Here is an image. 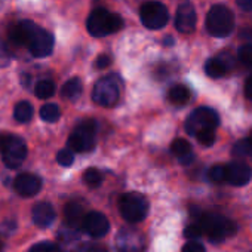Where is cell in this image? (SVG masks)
Here are the masks:
<instances>
[{
    "instance_id": "cell-20",
    "label": "cell",
    "mask_w": 252,
    "mask_h": 252,
    "mask_svg": "<svg viewBox=\"0 0 252 252\" xmlns=\"http://www.w3.org/2000/svg\"><path fill=\"white\" fill-rule=\"evenodd\" d=\"M205 71H206V74H208L209 77H212V79H220V77H222V76L228 71V68H227V65L224 64V61H222L220 57H217V58H211V60L206 61V64H205Z\"/></svg>"
},
{
    "instance_id": "cell-14",
    "label": "cell",
    "mask_w": 252,
    "mask_h": 252,
    "mask_svg": "<svg viewBox=\"0 0 252 252\" xmlns=\"http://www.w3.org/2000/svg\"><path fill=\"white\" fill-rule=\"evenodd\" d=\"M196 21H197V17L191 3H183L178 6L177 15H175V27L178 32L186 33V34L194 32Z\"/></svg>"
},
{
    "instance_id": "cell-33",
    "label": "cell",
    "mask_w": 252,
    "mask_h": 252,
    "mask_svg": "<svg viewBox=\"0 0 252 252\" xmlns=\"http://www.w3.org/2000/svg\"><path fill=\"white\" fill-rule=\"evenodd\" d=\"M203 234V231H202V228H200V225L199 224H191V225H189V227H186V230H184V236L187 237V239H199L200 236Z\"/></svg>"
},
{
    "instance_id": "cell-12",
    "label": "cell",
    "mask_w": 252,
    "mask_h": 252,
    "mask_svg": "<svg viewBox=\"0 0 252 252\" xmlns=\"http://www.w3.org/2000/svg\"><path fill=\"white\" fill-rule=\"evenodd\" d=\"M83 230L91 236V237H102L108 233L110 230V222L107 220V217L101 212L92 211L89 214H86L85 220H83Z\"/></svg>"
},
{
    "instance_id": "cell-10",
    "label": "cell",
    "mask_w": 252,
    "mask_h": 252,
    "mask_svg": "<svg viewBox=\"0 0 252 252\" xmlns=\"http://www.w3.org/2000/svg\"><path fill=\"white\" fill-rule=\"evenodd\" d=\"M146 246V236L134 227H125L116 236V248L119 252H144Z\"/></svg>"
},
{
    "instance_id": "cell-7",
    "label": "cell",
    "mask_w": 252,
    "mask_h": 252,
    "mask_svg": "<svg viewBox=\"0 0 252 252\" xmlns=\"http://www.w3.org/2000/svg\"><path fill=\"white\" fill-rule=\"evenodd\" d=\"M120 96V80L117 76H105L99 79L92 91V98L98 105L113 107Z\"/></svg>"
},
{
    "instance_id": "cell-16",
    "label": "cell",
    "mask_w": 252,
    "mask_h": 252,
    "mask_svg": "<svg viewBox=\"0 0 252 252\" xmlns=\"http://www.w3.org/2000/svg\"><path fill=\"white\" fill-rule=\"evenodd\" d=\"M33 221L37 227H49L55 221V209L49 202H39L32 209Z\"/></svg>"
},
{
    "instance_id": "cell-17",
    "label": "cell",
    "mask_w": 252,
    "mask_h": 252,
    "mask_svg": "<svg viewBox=\"0 0 252 252\" xmlns=\"http://www.w3.org/2000/svg\"><path fill=\"white\" fill-rule=\"evenodd\" d=\"M85 212L80 203L77 202H70L65 205L64 208V218L68 227L71 228H77L79 225H83V220H85Z\"/></svg>"
},
{
    "instance_id": "cell-24",
    "label": "cell",
    "mask_w": 252,
    "mask_h": 252,
    "mask_svg": "<svg viewBox=\"0 0 252 252\" xmlns=\"http://www.w3.org/2000/svg\"><path fill=\"white\" fill-rule=\"evenodd\" d=\"M34 94L40 99L51 98L55 94V83L52 80H40L34 88Z\"/></svg>"
},
{
    "instance_id": "cell-13",
    "label": "cell",
    "mask_w": 252,
    "mask_h": 252,
    "mask_svg": "<svg viewBox=\"0 0 252 252\" xmlns=\"http://www.w3.org/2000/svg\"><path fill=\"white\" fill-rule=\"evenodd\" d=\"M252 178V169L245 162H231L225 166V180L231 186H246Z\"/></svg>"
},
{
    "instance_id": "cell-42",
    "label": "cell",
    "mask_w": 252,
    "mask_h": 252,
    "mask_svg": "<svg viewBox=\"0 0 252 252\" xmlns=\"http://www.w3.org/2000/svg\"><path fill=\"white\" fill-rule=\"evenodd\" d=\"M0 249H2V242H0Z\"/></svg>"
},
{
    "instance_id": "cell-21",
    "label": "cell",
    "mask_w": 252,
    "mask_h": 252,
    "mask_svg": "<svg viewBox=\"0 0 252 252\" xmlns=\"http://www.w3.org/2000/svg\"><path fill=\"white\" fill-rule=\"evenodd\" d=\"M168 98L175 105H184L190 99V89L184 85H175L169 89Z\"/></svg>"
},
{
    "instance_id": "cell-15",
    "label": "cell",
    "mask_w": 252,
    "mask_h": 252,
    "mask_svg": "<svg viewBox=\"0 0 252 252\" xmlns=\"http://www.w3.org/2000/svg\"><path fill=\"white\" fill-rule=\"evenodd\" d=\"M14 187L17 190V193L23 197H32L34 194H37L42 189V180L37 175L33 174H20L15 178Z\"/></svg>"
},
{
    "instance_id": "cell-34",
    "label": "cell",
    "mask_w": 252,
    "mask_h": 252,
    "mask_svg": "<svg viewBox=\"0 0 252 252\" xmlns=\"http://www.w3.org/2000/svg\"><path fill=\"white\" fill-rule=\"evenodd\" d=\"M181 252H206V251H205V246H203L200 242H197V240H190V242H187V243L183 246Z\"/></svg>"
},
{
    "instance_id": "cell-37",
    "label": "cell",
    "mask_w": 252,
    "mask_h": 252,
    "mask_svg": "<svg viewBox=\"0 0 252 252\" xmlns=\"http://www.w3.org/2000/svg\"><path fill=\"white\" fill-rule=\"evenodd\" d=\"M111 64V58L108 55H99L95 61V67L102 70V68H107L108 65Z\"/></svg>"
},
{
    "instance_id": "cell-6",
    "label": "cell",
    "mask_w": 252,
    "mask_h": 252,
    "mask_svg": "<svg viewBox=\"0 0 252 252\" xmlns=\"http://www.w3.org/2000/svg\"><path fill=\"white\" fill-rule=\"evenodd\" d=\"M96 125L94 120H85L76 126V129L68 137V146L73 152L86 153L95 147Z\"/></svg>"
},
{
    "instance_id": "cell-18",
    "label": "cell",
    "mask_w": 252,
    "mask_h": 252,
    "mask_svg": "<svg viewBox=\"0 0 252 252\" xmlns=\"http://www.w3.org/2000/svg\"><path fill=\"white\" fill-rule=\"evenodd\" d=\"M171 152L180 159V162L183 165H190L194 159L193 156V152H191V146L189 141L180 138V140H175L172 144H171Z\"/></svg>"
},
{
    "instance_id": "cell-2",
    "label": "cell",
    "mask_w": 252,
    "mask_h": 252,
    "mask_svg": "<svg viewBox=\"0 0 252 252\" xmlns=\"http://www.w3.org/2000/svg\"><path fill=\"white\" fill-rule=\"evenodd\" d=\"M123 27V18L104 8L95 9L86 21V29L94 37H104L119 32Z\"/></svg>"
},
{
    "instance_id": "cell-36",
    "label": "cell",
    "mask_w": 252,
    "mask_h": 252,
    "mask_svg": "<svg viewBox=\"0 0 252 252\" xmlns=\"http://www.w3.org/2000/svg\"><path fill=\"white\" fill-rule=\"evenodd\" d=\"M60 237L63 240H74V239H79V234L76 233V228H65V230H61L60 231Z\"/></svg>"
},
{
    "instance_id": "cell-1",
    "label": "cell",
    "mask_w": 252,
    "mask_h": 252,
    "mask_svg": "<svg viewBox=\"0 0 252 252\" xmlns=\"http://www.w3.org/2000/svg\"><path fill=\"white\" fill-rule=\"evenodd\" d=\"M9 40L26 46L36 58H45L54 51V36L30 20H21L9 30Z\"/></svg>"
},
{
    "instance_id": "cell-35",
    "label": "cell",
    "mask_w": 252,
    "mask_h": 252,
    "mask_svg": "<svg viewBox=\"0 0 252 252\" xmlns=\"http://www.w3.org/2000/svg\"><path fill=\"white\" fill-rule=\"evenodd\" d=\"M76 252H108V251L102 245H98V243H86V245L80 246L79 249H76Z\"/></svg>"
},
{
    "instance_id": "cell-38",
    "label": "cell",
    "mask_w": 252,
    "mask_h": 252,
    "mask_svg": "<svg viewBox=\"0 0 252 252\" xmlns=\"http://www.w3.org/2000/svg\"><path fill=\"white\" fill-rule=\"evenodd\" d=\"M236 3L242 11H246V12L252 11V0H236Z\"/></svg>"
},
{
    "instance_id": "cell-30",
    "label": "cell",
    "mask_w": 252,
    "mask_h": 252,
    "mask_svg": "<svg viewBox=\"0 0 252 252\" xmlns=\"http://www.w3.org/2000/svg\"><path fill=\"white\" fill-rule=\"evenodd\" d=\"M30 252H63V251L52 242H40L32 246Z\"/></svg>"
},
{
    "instance_id": "cell-26",
    "label": "cell",
    "mask_w": 252,
    "mask_h": 252,
    "mask_svg": "<svg viewBox=\"0 0 252 252\" xmlns=\"http://www.w3.org/2000/svg\"><path fill=\"white\" fill-rule=\"evenodd\" d=\"M83 181L88 187L95 189L102 183V174L96 169V168H89L85 171L83 174Z\"/></svg>"
},
{
    "instance_id": "cell-4",
    "label": "cell",
    "mask_w": 252,
    "mask_h": 252,
    "mask_svg": "<svg viewBox=\"0 0 252 252\" xmlns=\"http://www.w3.org/2000/svg\"><path fill=\"white\" fill-rule=\"evenodd\" d=\"M206 30L214 37H227L234 30V14L224 5L212 6L206 17Z\"/></svg>"
},
{
    "instance_id": "cell-11",
    "label": "cell",
    "mask_w": 252,
    "mask_h": 252,
    "mask_svg": "<svg viewBox=\"0 0 252 252\" xmlns=\"http://www.w3.org/2000/svg\"><path fill=\"white\" fill-rule=\"evenodd\" d=\"M2 158H3V162L8 168H11V169L20 168L27 158L26 141L17 135H9L6 146L2 152Z\"/></svg>"
},
{
    "instance_id": "cell-9",
    "label": "cell",
    "mask_w": 252,
    "mask_h": 252,
    "mask_svg": "<svg viewBox=\"0 0 252 252\" xmlns=\"http://www.w3.org/2000/svg\"><path fill=\"white\" fill-rule=\"evenodd\" d=\"M141 23L150 30H160L169 21V11L160 2H146L140 9Z\"/></svg>"
},
{
    "instance_id": "cell-19",
    "label": "cell",
    "mask_w": 252,
    "mask_h": 252,
    "mask_svg": "<svg viewBox=\"0 0 252 252\" xmlns=\"http://www.w3.org/2000/svg\"><path fill=\"white\" fill-rule=\"evenodd\" d=\"M82 89H83L82 80L79 77H73L64 83V86L61 89V95H63V98H65L68 101H76L82 95Z\"/></svg>"
},
{
    "instance_id": "cell-43",
    "label": "cell",
    "mask_w": 252,
    "mask_h": 252,
    "mask_svg": "<svg viewBox=\"0 0 252 252\" xmlns=\"http://www.w3.org/2000/svg\"><path fill=\"white\" fill-rule=\"evenodd\" d=\"M249 138H251V140H252V132H251V137H249Z\"/></svg>"
},
{
    "instance_id": "cell-5",
    "label": "cell",
    "mask_w": 252,
    "mask_h": 252,
    "mask_svg": "<svg viewBox=\"0 0 252 252\" xmlns=\"http://www.w3.org/2000/svg\"><path fill=\"white\" fill-rule=\"evenodd\" d=\"M119 211L128 222H141L149 214V202L141 193H125L119 199Z\"/></svg>"
},
{
    "instance_id": "cell-8",
    "label": "cell",
    "mask_w": 252,
    "mask_h": 252,
    "mask_svg": "<svg viewBox=\"0 0 252 252\" xmlns=\"http://www.w3.org/2000/svg\"><path fill=\"white\" fill-rule=\"evenodd\" d=\"M220 123V117L215 110L209 107H199L189 116L186 122V131L189 135L196 137L205 129H215Z\"/></svg>"
},
{
    "instance_id": "cell-22",
    "label": "cell",
    "mask_w": 252,
    "mask_h": 252,
    "mask_svg": "<svg viewBox=\"0 0 252 252\" xmlns=\"http://www.w3.org/2000/svg\"><path fill=\"white\" fill-rule=\"evenodd\" d=\"M14 116L20 123H27L33 117V105L29 101H21L15 105Z\"/></svg>"
},
{
    "instance_id": "cell-27",
    "label": "cell",
    "mask_w": 252,
    "mask_h": 252,
    "mask_svg": "<svg viewBox=\"0 0 252 252\" xmlns=\"http://www.w3.org/2000/svg\"><path fill=\"white\" fill-rule=\"evenodd\" d=\"M237 58L243 65H252V43H245L237 51Z\"/></svg>"
},
{
    "instance_id": "cell-32",
    "label": "cell",
    "mask_w": 252,
    "mask_h": 252,
    "mask_svg": "<svg viewBox=\"0 0 252 252\" xmlns=\"http://www.w3.org/2000/svg\"><path fill=\"white\" fill-rule=\"evenodd\" d=\"M9 63H11V52L6 48V45L0 40V68L8 67Z\"/></svg>"
},
{
    "instance_id": "cell-39",
    "label": "cell",
    "mask_w": 252,
    "mask_h": 252,
    "mask_svg": "<svg viewBox=\"0 0 252 252\" xmlns=\"http://www.w3.org/2000/svg\"><path fill=\"white\" fill-rule=\"evenodd\" d=\"M245 95L252 99V76L246 80V85H245Z\"/></svg>"
},
{
    "instance_id": "cell-25",
    "label": "cell",
    "mask_w": 252,
    "mask_h": 252,
    "mask_svg": "<svg viewBox=\"0 0 252 252\" xmlns=\"http://www.w3.org/2000/svg\"><path fill=\"white\" fill-rule=\"evenodd\" d=\"M60 116H61V111L57 104H46L40 108V117L45 122L54 123L60 119Z\"/></svg>"
},
{
    "instance_id": "cell-3",
    "label": "cell",
    "mask_w": 252,
    "mask_h": 252,
    "mask_svg": "<svg viewBox=\"0 0 252 252\" xmlns=\"http://www.w3.org/2000/svg\"><path fill=\"white\" fill-rule=\"evenodd\" d=\"M203 231V234H206V237L211 242H222L224 239L234 236L237 231V224L222 215H214V214H202V217L199 218L197 222Z\"/></svg>"
},
{
    "instance_id": "cell-40",
    "label": "cell",
    "mask_w": 252,
    "mask_h": 252,
    "mask_svg": "<svg viewBox=\"0 0 252 252\" xmlns=\"http://www.w3.org/2000/svg\"><path fill=\"white\" fill-rule=\"evenodd\" d=\"M9 138V134H0V153L3 152L5 146H6V141Z\"/></svg>"
},
{
    "instance_id": "cell-28",
    "label": "cell",
    "mask_w": 252,
    "mask_h": 252,
    "mask_svg": "<svg viewBox=\"0 0 252 252\" xmlns=\"http://www.w3.org/2000/svg\"><path fill=\"white\" fill-rule=\"evenodd\" d=\"M197 141L202 144V146H206V147H211L214 143H215V129H205L202 132H199L196 135Z\"/></svg>"
},
{
    "instance_id": "cell-23",
    "label": "cell",
    "mask_w": 252,
    "mask_h": 252,
    "mask_svg": "<svg viewBox=\"0 0 252 252\" xmlns=\"http://www.w3.org/2000/svg\"><path fill=\"white\" fill-rule=\"evenodd\" d=\"M231 153H233V156H237V158L252 159V140L251 138H245V140L237 141L233 146Z\"/></svg>"
},
{
    "instance_id": "cell-41",
    "label": "cell",
    "mask_w": 252,
    "mask_h": 252,
    "mask_svg": "<svg viewBox=\"0 0 252 252\" xmlns=\"http://www.w3.org/2000/svg\"><path fill=\"white\" fill-rule=\"evenodd\" d=\"M242 37L243 39H252V30H243Z\"/></svg>"
},
{
    "instance_id": "cell-29",
    "label": "cell",
    "mask_w": 252,
    "mask_h": 252,
    "mask_svg": "<svg viewBox=\"0 0 252 252\" xmlns=\"http://www.w3.org/2000/svg\"><path fill=\"white\" fill-rule=\"evenodd\" d=\"M209 178L214 183H224L225 180V166L222 165H215L209 169Z\"/></svg>"
},
{
    "instance_id": "cell-31",
    "label": "cell",
    "mask_w": 252,
    "mask_h": 252,
    "mask_svg": "<svg viewBox=\"0 0 252 252\" xmlns=\"http://www.w3.org/2000/svg\"><path fill=\"white\" fill-rule=\"evenodd\" d=\"M57 160H58V163H60L61 166H70V165H73V162H74V155H73L71 150L64 149V150H61V152L58 153Z\"/></svg>"
}]
</instances>
